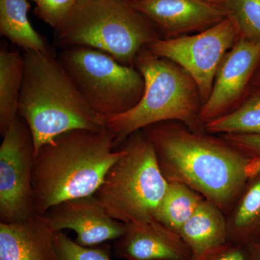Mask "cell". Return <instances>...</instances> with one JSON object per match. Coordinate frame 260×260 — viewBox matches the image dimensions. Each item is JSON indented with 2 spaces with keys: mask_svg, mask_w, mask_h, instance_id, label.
Returning a JSON list of instances; mask_svg holds the SVG:
<instances>
[{
  "mask_svg": "<svg viewBox=\"0 0 260 260\" xmlns=\"http://www.w3.org/2000/svg\"><path fill=\"white\" fill-rule=\"evenodd\" d=\"M141 130L153 145L166 179L189 186L225 215L260 169L259 162L221 137L191 131L177 121H162Z\"/></svg>",
  "mask_w": 260,
  "mask_h": 260,
  "instance_id": "cell-1",
  "label": "cell"
},
{
  "mask_svg": "<svg viewBox=\"0 0 260 260\" xmlns=\"http://www.w3.org/2000/svg\"><path fill=\"white\" fill-rule=\"evenodd\" d=\"M107 130L75 129L42 145L35 153L34 207L42 215L55 205L93 195L124 153Z\"/></svg>",
  "mask_w": 260,
  "mask_h": 260,
  "instance_id": "cell-2",
  "label": "cell"
},
{
  "mask_svg": "<svg viewBox=\"0 0 260 260\" xmlns=\"http://www.w3.org/2000/svg\"><path fill=\"white\" fill-rule=\"evenodd\" d=\"M18 116L28 124L35 153L58 135L75 129L106 130L105 120L87 104L57 58L25 51Z\"/></svg>",
  "mask_w": 260,
  "mask_h": 260,
  "instance_id": "cell-3",
  "label": "cell"
},
{
  "mask_svg": "<svg viewBox=\"0 0 260 260\" xmlns=\"http://www.w3.org/2000/svg\"><path fill=\"white\" fill-rule=\"evenodd\" d=\"M135 67L144 79L143 96L128 112L104 118L106 130L117 144L135 132L162 121H179L191 131H205L200 118L203 102L199 90L185 70L147 48L137 56Z\"/></svg>",
  "mask_w": 260,
  "mask_h": 260,
  "instance_id": "cell-4",
  "label": "cell"
},
{
  "mask_svg": "<svg viewBox=\"0 0 260 260\" xmlns=\"http://www.w3.org/2000/svg\"><path fill=\"white\" fill-rule=\"evenodd\" d=\"M55 37L63 48H93L135 68L140 51L158 35L153 24L126 0H94L76 5Z\"/></svg>",
  "mask_w": 260,
  "mask_h": 260,
  "instance_id": "cell-5",
  "label": "cell"
},
{
  "mask_svg": "<svg viewBox=\"0 0 260 260\" xmlns=\"http://www.w3.org/2000/svg\"><path fill=\"white\" fill-rule=\"evenodd\" d=\"M122 143L124 153L109 169L94 195L114 220L143 223L155 218L169 181L159 169L151 142L142 130Z\"/></svg>",
  "mask_w": 260,
  "mask_h": 260,
  "instance_id": "cell-6",
  "label": "cell"
},
{
  "mask_svg": "<svg viewBox=\"0 0 260 260\" xmlns=\"http://www.w3.org/2000/svg\"><path fill=\"white\" fill-rule=\"evenodd\" d=\"M57 59L87 104L104 118L128 112L143 96V75L107 53L87 47H65Z\"/></svg>",
  "mask_w": 260,
  "mask_h": 260,
  "instance_id": "cell-7",
  "label": "cell"
},
{
  "mask_svg": "<svg viewBox=\"0 0 260 260\" xmlns=\"http://www.w3.org/2000/svg\"><path fill=\"white\" fill-rule=\"evenodd\" d=\"M239 37L237 28L227 17L199 34L158 38L146 48L154 55L172 61L185 70L196 83L203 104L211 93L224 56Z\"/></svg>",
  "mask_w": 260,
  "mask_h": 260,
  "instance_id": "cell-8",
  "label": "cell"
},
{
  "mask_svg": "<svg viewBox=\"0 0 260 260\" xmlns=\"http://www.w3.org/2000/svg\"><path fill=\"white\" fill-rule=\"evenodd\" d=\"M0 146V222L37 215L34 207L35 148L28 124L18 116Z\"/></svg>",
  "mask_w": 260,
  "mask_h": 260,
  "instance_id": "cell-9",
  "label": "cell"
},
{
  "mask_svg": "<svg viewBox=\"0 0 260 260\" xmlns=\"http://www.w3.org/2000/svg\"><path fill=\"white\" fill-rule=\"evenodd\" d=\"M260 64V44L239 37L219 67L209 98L200 109L203 124L237 109L251 88Z\"/></svg>",
  "mask_w": 260,
  "mask_h": 260,
  "instance_id": "cell-10",
  "label": "cell"
},
{
  "mask_svg": "<svg viewBox=\"0 0 260 260\" xmlns=\"http://www.w3.org/2000/svg\"><path fill=\"white\" fill-rule=\"evenodd\" d=\"M38 215L56 233L73 231L75 242L88 247L116 241L125 230V224L111 218L94 194L66 200Z\"/></svg>",
  "mask_w": 260,
  "mask_h": 260,
  "instance_id": "cell-11",
  "label": "cell"
},
{
  "mask_svg": "<svg viewBox=\"0 0 260 260\" xmlns=\"http://www.w3.org/2000/svg\"><path fill=\"white\" fill-rule=\"evenodd\" d=\"M128 3L168 37L202 31L227 18L224 7L203 0H133Z\"/></svg>",
  "mask_w": 260,
  "mask_h": 260,
  "instance_id": "cell-12",
  "label": "cell"
},
{
  "mask_svg": "<svg viewBox=\"0 0 260 260\" xmlns=\"http://www.w3.org/2000/svg\"><path fill=\"white\" fill-rule=\"evenodd\" d=\"M116 254L126 260H190L191 251L180 235L156 219L125 224L116 239Z\"/></svg>",
  "mask_w": 260,
  "mask_h": 260,
  "instance_id": "cell-13",
  "label": "cell"
},
{
  "mask_svg": "<svg viewBox=\"0 0 260 260\" xmlns=\"http://www.w3.org/2000/svg\"><path fill=\"white\" fill-rule=\"evenodd\" d=\"M56 234L38 215L0 222V260H56Z\"/></svg>",
  "mask_w": 260,
  "mask_h": 260,
  "instance_id": "cell-14",
  "label": "cell"
},
{
  "mask_svg": "<svg viewBox=\"0 0 260 260\" xmlns=\"http://www.w3.org/2000/svg\"><path fill=\"white\" fill-rule=\"evenodd\" d=\"M179 235L196 260L228 242L225 215L216 205L203 200L190 218L181 227Z\"/></svg>",
  "mask_w": 260,
  "mask_h": 260,
  "instance_id": "cell-15",
  "label": "cell"
},
{
  "mask_svg": "<svg viewBox=\"0 0 260 260\" xmlns=\"http://www.w3.org/2000/svg\"><path fill=\"white\" fill-rule=\"evenodd\" d=\"M228 242L249 246L260 239V169L226 214Z\"/></svg>",
  "mask_w": 260,
  "mask_h": 260,
  "instance_id": "cell-16",
  "label": "cell"
},
{
  "mask_svg": "<svg viewBox=\"0 0 260 260\" xmlns=\"http://www.w3.org/2000/svg\"><path fill=\"white\" fill-rule=\"evenodd\" d=\"M25 62L17 51L0 52V135L6 134L18 116Z\"/></svg>",
  "mask_w": 260,
  "mask_h": 260,
  "instance_id": "cell-17",
  "label": "cell"
},
{
  "mask_svg": "<svg viewBox=\"0 0 260 260\" xmlns=\"http://www.w3.org/2000/svg\"><path fill=\"white\" fill-rule=\"evenodd\" d=\"M28 0H0L2 35L25 51L49 52L44 39L28 20Z\"/></svg>",
  "mask_w": 260,
  "mask_h": 260,
  "instance_id": "cell-18",
  "label": "cell"
},
{
  "mask_svg": "<svg viewBox=\"0 0 260 260\" xmlns=\"http://www.w3.org/2000/svg\"><path fill=\"white\" fill-rule=\"evenodd\" d=\"M203 200L202 195L185 184L170 181L155 218L179 234L181 227L191 218Z\"/></svg>",
  "mask_w": 260,
  "mask_h": 260,
  "instance_id": "cell-19",
  "label": "cell"
},
{
  "mask_svg": "<svg viewBox=\"0 0 260 260\" xmlns=\"http://www.w3.org/2000/svg\"><path fill=\"white\" fill-rule=\"evenodd\" d=\"M210 135L260 134V89L250 88L234 111L205 124Z\"/></svg>",
  "mask_w": 260,
  "mask_h": 260,
  "instance_id": "cell-20",
  "label": "cell"
},
{
  "mask_svg": "<svg viewBox=\"0 0 260 260\" xmlns=\"http://www.w3.org/2000/svg\"><path fill=\"white\" fill-rule=\"evenodd\" d=\"M224 8L239 37L260 44V0H227Z\"/></svg>",
  "mask_w": 260,
  "mask_h": 260,
  "instance_id": "cell-21",
  "label": "cell"
},
{
  "mask_svg": "<svg viewBox=\"0 0 260 260\" xmlns=\"http://www.w3.org/2000/svg\"><path fill=\"white\" fill-rule=\"evenodd\" d=\"M56 260H112L107 246H83L72 240L63 232L56 233Z\"/></svg>",
  "mask_w": 260,
  "mask_h": 260,
  "instance_id": "cell-22",
  "label": "cell"
},
{
  "mask_svg": "<svg viewBox=\"0 0 260 260\" xmlns=\"http://www.w3.org/2000/svg\"><path fill=\"white\" fill-rule=\"evenodd\" d=\"M77 3L78 0H39L35 14L56 30L73 13Z\"/></svg>",
  "mask_w": 260,
  "mask_h": 260,
  "instance_id": "cell-23",
  "label": "cell"
},
{
  "mask_svg": "<svg viewBox=\"0 0 260 260\" xmlns=\"http://www.w3.org/2000/svg\"><path fill=\"white\" fill-rule=\"evenodd\" d=\"M220 137L260 162V134H225Z\"/></svg>",
  "mask_w": 260,
  "mask_h": 260,
  "instance_id": "cell-24",
  "label": "cell"
},
{
  "mask_svg": "<svg viewBox=\"0 0 260 260\" xmlns=\"http://www.w3.org/2000/svg\"><path fill=\"white\" fill-rule=\"evenodd\" d=\"M196 260H251L247 246L228 242Z\"/></svg>",
  "mask_w": 260,
  "mask_h": 260,
  "instance_id": "cell-25",
  "label": "cell"
},
{
  "mask_svg": "<svg viewBox=\"0 0 260 260\" xmlns=\"http://www.w3.org/2000/svg\"><path fill=\"white\" fill-rule=\"evenodd\" d=\"M246 246L250 254L251 260H260V239Z\"/></svg>",
  "mask_w": 260,
  "mask_h": 260,
  "instance_id": "cell-26",
  "label": "cell"
},
{
  "mask_svg": "<svg viewBox=\"0 0 260 260\" xmlns=\"http://www.w3.org/2000/svg\"><path fill=\"white\" fill-rule=\"evenodd\" d=\"M251 88L260 89V64L251 80Z\"/></svg>",
  "mask_w": 260,
  "mask_h": 260,
  "instance_id": "cell-27",
  "label": "cell"
},
{
  "mask_svg": "<svg viewBox=\"0 0 260 260\" xmlns=\"http://www.w3.org/2000/svg\"><path fill=\"white\" fill-rule=\"evenodd\" d=\"M203 1L206 2V3H210V4L224 7L227 0H203Z\"/></svg>",
  "mask_w": 260,
  "mask_h": 260,
  "instance_id": "cell-28",
  "label": "cell"
},
{
  "mask_svg": "<svg viewBox=\"0 0 260 260\" xmlns=\"http://www.w3.org/2000/svg\"><path fill=\"white\" fill-rule=\"evenodd\" d=\"M94 1V0H78L77 5L83 4V3H88V2Z\"/></svg>",
  "mask_w": 260,
  "mask_h": 260,
  "instance_id": "cell-29",
  "label": "cell"
},
{
  "mask_svg": "<svg viewBox=\"0 0 260 260\" xmlns=\"http://www.w3.org/2000/svg\"><path fill=\"white\" fill-rule=\"evenodd\" d=\"M32 1L35 2L36 3H37L39 1V0H32Z\"/></svg>",
  "mask_w": 260,
  "mask_h": 260,
  "instance_id": "cell-30",
  "label": "cell"
},
{
  "mask_svg": "<svg viewBox=\"0 0 260 260\" xmlns=\"http://www.w3.org/2000/svg\"><path fill=\"white\" fill-rule=\"evenodd\" d=\"M126 1H127V2H131V1H133V0H126Z\"/></svg>",
  "mask_w": 260,
  "mask_h": 260,
  "instance_id": "cell-31",
  "label": "cell"
}]
</instances>
